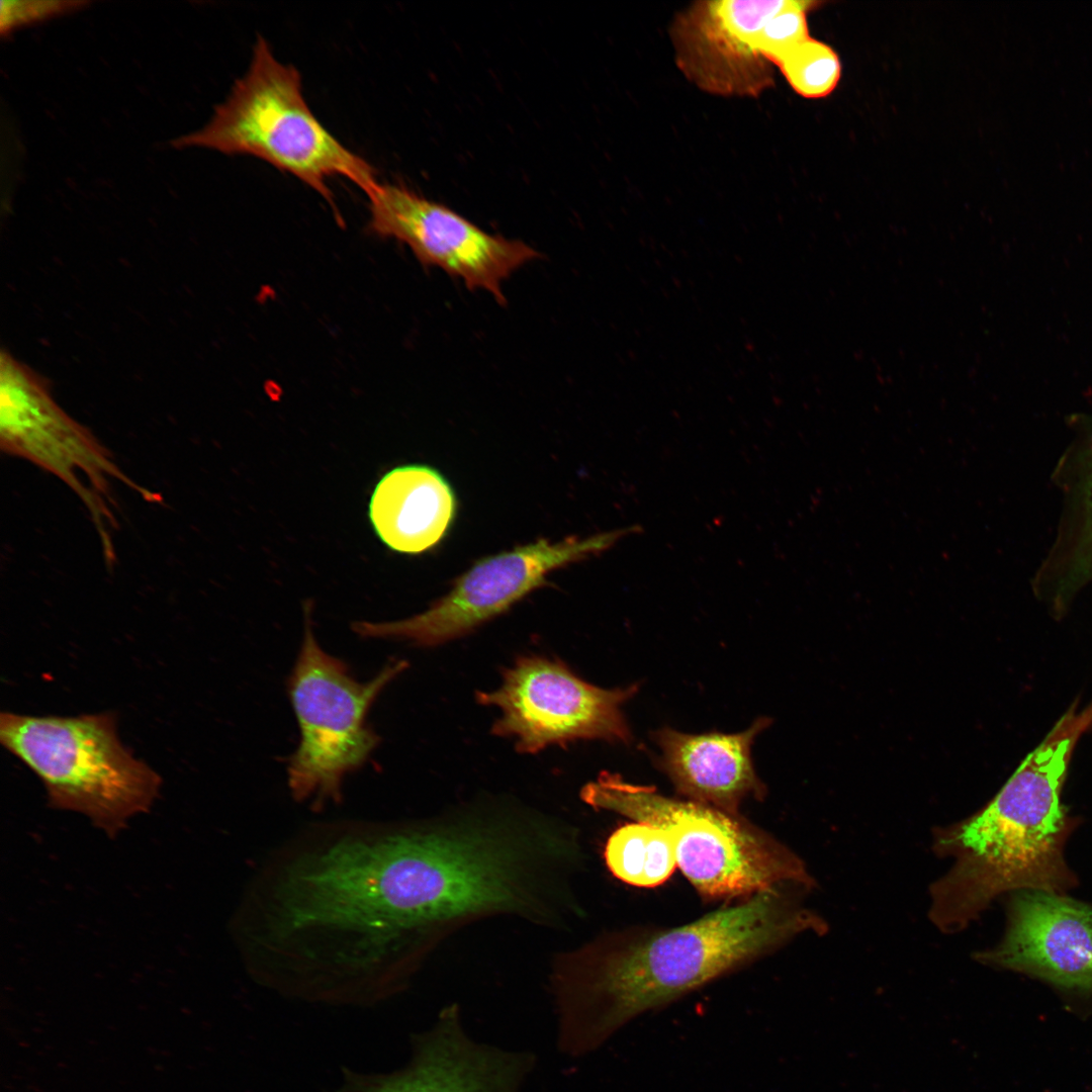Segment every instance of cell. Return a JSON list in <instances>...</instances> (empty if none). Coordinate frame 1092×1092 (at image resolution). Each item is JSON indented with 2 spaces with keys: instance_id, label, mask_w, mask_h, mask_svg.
I'll return each mask as SVG.
<instances>
[{
  "instance_id": "obj_1",
  "label": "cell",
  "mask_w": 1092,
  "mask_h": 1092,
  "mask_svg": "<svg viewBox=\"0 0 1092 1092\" xmlns=\"http://www.w3.org/2000/svg\"><path fill=\"white\" fill-rule=\"evenodd\" d=\"M800 890L770 889L686 925L617 933L560 954L550 980L559 1051L584 1056L635 1017L820 930L796 901Z\"/></svg>"
},
{
  "instance_id": "obj_2",
  "label": "cell",
  "mask_w": 1092,
  "mask_h": 1092,
  "mask_svg": "<svg viewBox=\"0 0 1092 1092\" xmlns=\"http://www.w3.org/2000/svg\"><path fill=\"white\" fill-rule=\"evenodd\" d=\"M1090 728L1092 703L1073 704L982 810L938 834L936 849L954 857L931 890L930 917L941 930L963 929L1007 891L1063 894L1075 885L1063 854L1074 823L1061 794Z\"/></svg>"
},
{
  "instance_id": "obj_3",
  "label": "cell",
  "mask_w": 1092,
  "mask_h": 1092,
  "mask_svg": "<svg viewBox=\"0 0 1092 1092\" xmlns=\"http://www.w3.org/2000/svg\"><path fill=\"white\" fill-rule=\"evenodd\" d=\"M176 148L203 147L228 155L260 158L292 174L316 191L343 218L327 180L343 176L365 194L377 183L376 170L342 145L306 103L299 72L278 61L258 35L247 73L215 107L201 129L172 142Z\"/></svg>"
},
{
  "instance_id": "obj_4",
  "label": "cell",
  "mask_w": 1092,
  "mask_h": 1092,
  "mask_svg": "<svg viewBox=\"0 0 1092 1092\" xmlns=\"http://www.w3.org/2000/svg\"><path fill=\"white\" fill-rule=\"evenodd\" d=\"M580 798L594 809L668 833L676 864L707 900L746 899L779 887L809 889L813 884L791 849L739 814L668 798L609 771L583 786Z\"/></svg>"
},
{
  "instance_id": "obj_5",
  "label": "cell",
  "mask_w": 1092,
  "mask_h": 1092,
  "mask_svg": "<svg viewBox=\"0 0 1092 1092\" xmlns=\"http://www.w3.org/2000/svg\"><path fill=\"white\" fill-rule=\"evenodd\" d=\"M0 742L41 781L50 807L83 814L111 836L160 793L161 777L122 744L112 712H2Z\"/></svg>"
},
{
  "instance_id": "obj_6",
  "label": "cell",
  "mask_w": 1092,
  "mask_h": 1092,
  "mask_svg": "<svg viewBox=\"0 0 1092 1092\" xmlns=\"http://www.w3.org/2000/svg\"><path fill=\"white\" fill-rule=\"evenodd\" d=\"M407 666L395 659L371 679H355L341 659L320 645L305 616L303 639L287 692L299 741L287 764L292 797L313 807L338 803L345 777L361 767L380 742L367 714L381 692Z\"/></svg>"
},
{
  "instance_id": "obj_7",
  "label": "cell",
  "mask_w": 1092,
  "mask_h": 1092,
  "mask_svg": "<svg viewBox=\"0 0 1092 1092\" xmlns=\"http://www.w3.org/2000/svg\"><path fill=\"white\" fill-rule=\"evenodd\" d=\"M641 531V526H631L558 541L541 538L484 557L421 614L391 622H356L353 630L365 638L401 640L422 647L447 643L507 612L543 585L551 572L600 555Z\"/></svg>"
},
{
  "instance_id": "obj_8",
  "label": "cell",
  "mask_w": 1092,
  "mask_h": 1092,
  "mask_svg": "<svg viewBox=\"0 0 1092 1092\" xmlns=\"http://www.w3.org/2000/svg\"><path fill=\"white\" fill-rule=\"evenodd\" d=\"M637 691L636 685L602 689L559 659L530 655L505 670L496 690L477 692L476 700L502 712L492 734L513 738L519 752L537 753L580 739L629 743L632 734L622 706Z\"/></svg>"
},
{
  "instance_id": "obj_9",
  "label": "cell",
  "mask_w": 1092,
  "mask_h": 1092,
  "mask_svg": "<svg viewBox=\"0 0 1092 1092\" xmlns=\"http://www.w3.org/2000/svg\"><path fill=\"white\" fill-rule=\"evenodd\" d=\"M0 445L7 454L30 461L70 486L89 509L99 531L109 511L82 478L103 503L101 495L108 494L113 478L146 498L153 495L123 474L90 431L59 406L40 376L5 350L0 354Z\"/></svg>"
},
{
  "instance_id": "obj_10",
  "label": "cell",
  "mask_w": 1092,
  "mask_h": 1092,
  "mask_svg": "<svg viewBox=\"0 0 1092 1092\" xmlns=\"http://www.w3.org/2000/svg\"><path fill=\"white\" fill-rule=\"evenodd\" d=\"M368 231L405 244L424 265L488 291L506 303L502 284L541 254L522 241L489 234L464 216L407 187L378 182L366 193Z\"/></svg>"
},
{
  "instance_id": "obj_11",
  "label": "cell",
  "mask_w": 1092,
  "mask_h": 1092,
  "mask_svg": "<svg viewBox=\"0 0 1092 1092\" xmlns=\"http://www.w3.org/2000/svg\"><path fill=\"white\" fill-rule=\"evenodd\" d=\"M535 1057L478 1041L458 1005L412 1038L403 1067L387 1073L346 1071L336 1092H523Z\"/></svg>"
},
{
  "instance_id": "obj_12",
  "label": "cell",
  "mask_w": 1092,
  "mask_h": 1092,
  "mask_svg": "<svg viewBox=\"0 0 1092 1092\" xmlns=\"http://www.w3.org/2000/svg\"><path fill=\"white\" fill-rule=\"evenodd\" d=\"M786 0H705L679 12L670 29L675 62L698 88L758 97L774 84L759 33Z\"/></svg>"
},
{
  "instance_id": "obj_13",
  "label": "cell",
  "mask_w": 1092,
  "mask_h": 1092,
  "mask_svg": "<svg viewBox=\"0 0 1092 1092\" xmlns=\"http://www.w3.org/2000/svg\"><path fill=\"white\" fill-rule=\"evenodd\" d=\"M979 959L1092 991V908L1058 893L1020 891L1010 903L1004 937Z\"/></svg>"
},
{
  "instance_id": "obj_14",
  "label": "cell",
  "mask_w": 1092,
  "mask_h": 1092,
  "mask_svg": "<svg viewBox=\"0 0 1092 1092\" xmlns=\"http://www.w3.org/2000/svg\"><path fill=\"white\" fill-rule=\"evenodd\" d=\"M768 725V718H759L745 731L733 734L660 729L654 734L660 749L657 764L689 800L738 814L745 798L759 799L765 794L754 770L751 747Z\"/></svg>"
},
{
  "instance_id": "obj_15",
  "label": "cell",
  "mask_w": 1092,
  "mask_h": 1092,
  "mask_svg": "<svg viewBox=\"0 0 1092 1092\" xmlns=\"http://www.w3.org/2000/svg\"><path fill=\"white\" fill-rule=\"evenodd\" d=\"M456 509L455 493L438 470L425 464H406L387 471L377 482L368 517L388 548L418 554L444 538Z\"/></svg>"
},
{
  "instance_id": "obj_16",
  "label": "cell",
  "mask_w": 1092,
  "mask_h": 1092,
  "mask_svg": "<svg viewBox=\"0 0 1092 1092\" xmlns=\"http://www.w3.org/2000/svg\"><path fill=\"white\" fill-rule=\"evenodd\" d=\"M605 860L617 879L637 887L663 883L676 866L668 833L641 822L624 825L612 833L605 847Z\"/></svg>"
},
{
  "instance_id": "obj_17",
  "label": "cell",
  "mask_w": 1092,
  "mask_h": 1092,
  "mask_svg": "<svg viewBox=\"0 0 1092 1092\" xmlns=\"http://www.w3.org/2000/svg\"><path fill=\"white\" fill-rule=\"evenodd\" d=\"M1085 456L1084 471L1076 485L1075 522L1060 553L1059 570L1045 593L1054 609L1061 613L1075 594L1092 580V439ZM1056 567L1055 570L1058 568Z\"/></svg>"
},
{
  "instance_id": "obj_18",
  "label": "cell",
  "mask_w": 1092,
  "mask_h": 1092,
  "mask_svg": "<svg viewBox=\"0 0 1092 1092\" xmlns=\"http://www.w3.org/2000/svg\"><path fill=\"white\" fill-rule=\"evenodd\" d=\"M777 67L793 90L806 98L829 95L841 75L835 51L811 36L787 54Z\"/></svg>"
},
{
  "instance_id": "obj_19",
  "label": "cell",
  "mask_w": 1092,
  "mask_h": 1092,
  "mask_svg": "<svg viewBox=\"0 0 1092 1092\" xmlns=\"http://www.w3.org/2000/svg\"><path fill=\"white\" fill-rule=\"evenodd\" d=\"M814 1L786 0L784 6L762 26L759 33L762 55L777 66L792 50L810 37L807 14Z\"/></svg>"
},
{
  "instance_id": "obj_20",
  "label": "cell",
  "mask_w": 1092,
  "mask_h": 1092,
  "mask_svg": "<svg viewBox=\"0 0 1092 1092\" xmlns=\"http://www.w3.org/2000/svg\"><path fill=\"white\" fill-rule=\"evenodd\" d=\"M88 5L87 1H2L0 31L9 34L17 28L70 13Z\"/></svg>"
}]
</instances>
